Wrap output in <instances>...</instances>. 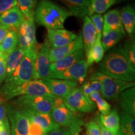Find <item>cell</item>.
Segmentation results:
<instances>
[{
  "mask_svg": "<svg viewBox=\"0 0 135 135\" xmlns=\"http://www.w3.org/2000/svg\"><path fill=\"white\" fill-rule=\"evenodd\" d=\"M18 34L29 42L32 48H35L38 43L36 39V26L35 18H25L18 28Z\"/></svg>",
  "mask_w": 135,
  "mask_h": 135,
  "instance_id": "d6986e66",
  "label": "cell"
},
{
  "mask_svg": "<svg viewBox=\"0 0 135 135\" xmlns=\"http://www.w3.org/2000/svg\"><path fill=\"white\" fill-rule=\"evenodd\" d=\"M23 20L24 16L17 5L0 15V25L15 29L19 28Z\"/></svg>",
  "mask_w": 135,
  "mask_h": 135,
  "instance_id": "ac0fdd59",
  "label": "cell"
},
{
  "mask_svg": "<svg viewBox=\"0 0 135 135\" xmlns=\"http://www.w3.org/2000/svg\"><path fill=\"white\" fill-rule=\"evenodd\" d=\"M25 52L26 51L18 46L11 53L8 55L7 60H6V79L11 76L13 72L16 69V68L18 66V65L21 63L23 56H25Z\"/></svg>",
  "mask_w": 135,
  "mask_h": 135,
  "instance_id": "484cf974",
  "label": "cell"
},
{
  "mask_svg": "<svg viewBox=\"0 0 135 135\" xmlns=\"http://www.w3.org/2000/svg\"><path fill=\"white\" fill-rule=\"evenodd\" d=\"M17 6L25 18H34L37 3L35 0H16Z\"/></svg>",
  "mask_w": 135,
  "mask_h": 135,
  "instance_id": "4dcf8cb0",
  "label": "cell"
},
{
  "mask_svg": "<svg viewBox=\"0 0 135 135\" xmlns=\"http://www.w3.org/2000/svg\"><path fill=\"white\" fill-rule=\"evenodd\" d=\"M71 16L68 9L51 0H40L34 13L35 21L48 30L63 29L66 20Z\"/></svg>",
  "mask_w": 135,
  "mask_h": 135,
  "instance_id": "7a4b0ae2",
  "label": "cell"
},
{
  "mask_svg": "<svg viewBox=\"0 0 135 135\" xmlns=\"http://www.w3.org/2000/svg\"><path fill=\"white\" fill-rule=\"evenodd\" d=\"M109 30L124 31L121 23L119 9H114L110 10L104 15L103 31H107Z\"/></svg>",
  "mask_w": 135,
  "mask_h": 135,
  "instance_id": "603a6c76",
  "label": "cell"
},
{
  "mask_svg": "<svg viewBox=\"0 0 135 135\" xmlns=\"http://www.w3.org/2000/svg\"><path fill=\"white\" fill-rule=\"evenodd\" d=\"M63 3L73 16L84 18L87 15L88 8L91 0H57Z\"/></svg>",
  "mask_w": 135,
  "mask_h": 135,
  "instance_id": "cb8c5ba5",
  "label": "cell"
},
{
  "mask_svg": "<svg viewBox=\"0 0 135 135\" xmlns=\"http://www.w3.org/2000/svg\"><path fill=\"white\" fill-rule=\"evenodd\" d=\"M99 71L113 78L134 82L135 69L123 51L121 44L114 47L99 63Z\"/></svg>",
  "mask_w": 135,
  "mask_h": 135,
  "instance_id": "6da1fadb",
  "label": "cell"
},
{
  "mask_svg": "<svg viewBox=\"0 0 135 135\" xmlns=\"http://www.w3.org/2000/svg\"><path fill=\"white\" fill-rule=\"evenodd\" d=\"M11 135H29L30 120L23 109L8 107L6 110Z\"/></svg>",
  "mask_w": 135,
  "mask_h": 135,
  "instance_id": "ba28073f",
  "label": "cell"
},
{
  "mask_svg": "<svg viewBox=\"0 0 135 135\" xmlns=\"http://www.w3.org/2000/svg\"><path fill=\"white\" fill-rule=\"evenodd\" d=\"M88 68L86 60L83 59L66 70L51 76L48 78L71 80L75 81L78 84H83L87 76Z\"/></svg>",
  "mask_w": 135,
  "mask_h": 135,
  "instance_id": "8fae6325",
  "label": "cell"
},
{
  "mask_svg": "<svg viewBox=\"0 0 135 135\" xmlns=\"http://www.w3.org/2000/svg\"><path fill=\"white\" fill-rule=\"evenodd\" d=\"M89 99L93 103H95L98 110L100 111L101 114L106 115L108 114L111 111V106L110 104L106 101L102 97L100 93L93 92L89 95Z\"/></svg>",
  "mask_w": 135,
  "mask_h": 135,
  "instance_id": "1f68e13d",
  "label": "cell"
},
{
  "mask_svg": "<svg viewBox=\"0 0 135 135\" xmlns=\"http://www.w3.org/2000/svg\"><path fill=\"white\" fill-rule=\"evenodd\" d=\"M13 29H15V28H11V27L0 25V44L2 43V41L4 40V39L6 36L7 34Z\"/></svg>",
  "mask_w": 135,
  "mask_h": 135,
  "instance_id": "ab89813d",
  "label": "cell"
},
{
  "mask_svg": "<svg viewBox=\"0 0 135 135\" xmlns=\"http://www.w3.org/2000/svg\"><path fill=\"white\" fill-rule=\"evenodd\" d=\"M120 18L124 31L132 36L135 30V11L131 4L124 6L120 11Z\"/></svg>",
  "mask_w": 135,
  "mask_h": 135,
  "instance_id": "44dd1931",
  "label": "cell"
},
{
  "mask_svg": "<svg viewBox=\"0 0 135 135\" xmlns=\"http://www.w3.org/2000/svg\"><path fill=\"white\" fill-rule=\"evenodd\" d=\"M80 88L84 95L88 99H89V95L92 93L99 92L101 93V84L100 82L97 80H89L84 83Z\"/></svg>",
  "mask_w": 135,
  "mask_h": 135,
  "instance_id": "836d02e7",
  "label": "cell"
},
{
  "mask_svg": "<svg viewBox=\"0 0 135 135\" xmlns=\"http://www.w3.org/2000/svg\"><path fill=\"white\" fill-rule=\"evenodd\" d=\"M85 127L87 135H101L100 128L97 119L86 123Z\"/></svg>",
  "mask_w": 135,
  "mask_h": 135,
  "instance_id": "d590c367",
  "label": "cell"
},
{
  "mask_svg": "<svg viewBox=\"0 0 135 135\" xmlns=\"http://www.w3.org/2000/svg\"><path fill=\"white\" fill-rule=\"evenodd\" d=\"M81 48H83V43L81 34L80 33L77 35L76 38L73 41L65 46L51 48L49 53L50 63L51 64L56 61Z\"/></svg>",
  "mask_w": 135,
  "mask_h": 135,
  "instance_id": "4fadbf2b",
  "label": "cell"
},
{
  "mask_svg": "<svg viewBox=\"0 0 135 135\" xmlns=\"http://www.w3.org/2000/svg\"><path fill=\"white\" fill-rule=\"evenodd\" d=\"M125 31L122 30H109L102 32V44L104 53L115 47L118 43L125 36Z\"/></svg>",
  "mask_w": 135,
  "mask_h": 135,
  "instance_id": "7402d4cb",
  "label": "cell"
},
{
  "mask_svg": "<svg viewBox=\"0 0 135 135\" xmlns=\"http://www.w3.org/2000/svg\"><path fill=\"white\" fill-rule=\"evenodd\" d=\"M40 46L41 44H38L35 48L26 51L21 63L11 76L5 80L4 84L16 85L35 80V61Z\"/></svg>",
  "mask_w": 135,
  "mask_h": 135,
  "instance_id": "277c9868",
  "label": "cell"
},
{
  "mask_svg": "<svg viewBox=\"0 0 135 135\" xmlns=\"http://www.w3.org/2000/svg\"><path fill=\"white\" fill-rule=\"evenodd\" d=\"M51 48L48 40L41 44L37 52L35 61V80H43L50 76V63L49 60V53Z\"/></svg>",
  "mask_w": 135,
  "mask_h": 135,
  "instance_id": "9c48e42d",
  "label": "cell"
},
{
  "mask_svg": "<svg viewBox=\"0 0 135 135\" xmlns=\"http://www.w3.org/2000/svg\"><path fill=\"white\" fill-rule=\"evenodd\" d=\"M35 1H36V2L37 3V0H35Z\"/></svg>",
  "mask_w": 135,
  "mask_h": 135,
  "instance_id": "c3c4849f",
  "label": "cell"
},
{
  "mask_svg": "<svg viewBox=\"0 0 135 135\" xmlns=\"http://www.w3.org/2000/svg\"><path fill=\"white\" fill-rule=\"evenodd\" d=\"M89 18L91 20L92 23H93L94 26L95 27L97 38L101 39L103 28V16H102V15L94 14L89 16Z\"/></svg>",
  "mask_w": 135,
  "mask_h": 135,
  "instance_id": "e575fe53",
  "label": "cell"
},
{
  "mask_svg": "<svg viewBox=\"0 0 135 135\" xmlns=\"http://www.w3.org/2000/svg\"><path fill=\"white\" fill-rule=\"evenodd\" d=\"M43 81L55 97L65 98L71 91L75 88L78 87V83L75 81L60 80L55 78L43 79Z\"/></svg>",
  "mask_w": 135,
  "mask_h": 135,
  "instance_id": "7c38bea8",
  "label": "cell"
},
{
  "mask_svg": "<svg viewBox=\"0 0 135 135\" xmlns=\"http://www.w3.org/2000/svg\"><path fill=\"white\" fill-rule=\"evenodd\" d=\"M77 112L69 107L62 98H54L51 115L60 127L70 129L83 122L78 118Z\"/></svg>",
  "mask_w": 135,
  "mask_h": 135,
  "instance_id": "8992f818",
  "label": "cell"
},
{
  "mask_svg": "<svg viewBox=\"0 0 135 135\" xmlns=\"http://www.w3.org/2000/svg\"><path fill=\"white\" fill-rule=\"evenodd\" d=\"M104 51L101 44V39L97 38L94 45L88 52L86 61L88 66H91L93 63H99L102 61L104 57Z\"/></svg>",
  "mask_w": 135,
  "mask_h": 135,
  "instance_id": "4316f807",
  "label": "cell"
},
{
  "mask_svg": "<svg viewBox=\"0 0 135 135\" xmlns=\"http://www.w3.org/2000/svg\"><path fill=\"white\" fill-rule=\"evenodd\" d=\"M47 135H71V133L67 128L60 127L48 133Z\"/></svg>",
  "mask_w": 135,
  "mask_h": 135,
  "instance_id": "60d3db41",
  "label": "cell"
},
{
  "mask_svg": "<svg viewBox=\"0 0 135 135\" xmlns=\"http://www.w3.org/2000/svg\"><path fill=\"white\" fill-rule=\"evenodd\" d=\"M30 120V119H29ZM47 134L43 128L36 123L30 120L29 135H45Z\"/></svg>",
  "mask_w": 135,
  "mask_h": 135,
  "instance_id": "74e56055",
  "label": "cell"
},
{
  "mask_svg": "<svg viewBox=\"0 0 135 135\" xmlns=\"http://www.w3.org/2000/svg\"><path fill=\"white\" fill-rule=\"evenodd\" d=\"M6 114H7L6 109L1 104H0V124L1 125H3L6 121H8Z\"/></svg>",
  "mask_w": 135,
  "mask_h": 135,
  "instance_id": "b9f144b4",
  "label": "cell"
},
{
  "mask_svg": "<svg viewBox=\"0 0 135 135\" xmlns=\"http://www.w3.org/2000/svg\"><path fill=\"white\" fill-rule=\"evenodd\" d=\"M77 35L74 32L65 29L48 30L47 31V38L51 48H58L65 46L73 41L76 38Z\"/></svg>",
  "mask_w": 135,
  "mask_h": 135,
  "instance_id": "9a60e30c",
  "label": "cell"
},
{
  "mask_svg": "<svg viewBox=\"0 0 135 135\" xmlns=\"http://www.w3.org/2000/svg\"><path fill=\"white\" fill-rule=\"evenodd\" d=\"M7 55L0 52V83L5 80L6 76V60Z\"/></svg>",
  "mask_w": 135,
  "mask_h": 135,
  "instance_id": "8d00e7d4",
  "label": "cell"
},
{
  "mask_svg": "<svg viewBox=\"0 0 135 135\" xmlns=\"http://www.w3.org/2000/svg\"><path fill=\"white\" fill-rule=\"evenodd\" d=\"M97 119L98 123L99 126V128H100V131H101V135H118L116 134H114L111 131H109V130H108L106 128H105L104 127L102 124H101L100 121H99V118H96Z\"/></svg>",
  "mask_w": 135,
  "mask_h": 135,
  "instance_id": "7bdbcfd3",
  "label": "cell"
},
{
  "mask_svg": "<svg viewBox=\"0 0 135 135\" xmlns=\"http://www.w3.org/2000/svg\"><path fill=\"white\" fill-rule=\"evenodd\" d=\"M18 44V29H13L0 44V52L8 55L15 50Z\"/></svg>",
  "mask_w": 135,
  "mask_h": 135,
  "instance_id": "83f0119b",
  "label": "cell"
},
{
  "mask_svg": "<svg viewBox=\"0 0 135 135\" xmlns=\"http://www.w3.org/2000/svg\"><path fill=\"white\" fill-rule=\"evenodd\" d=\"M54 98L44 96H21L13 101L16 108L30 109L41 113H51Z\"/></svg>",
  "mask_w": 135,
  "mask_h": 135,
  "instance_id": "52a82bcc",
  "label": "cell"
},
{
  "mask_svg": "<svg viewBox=\"0 0 135 135\" xmlns=\"http://www.w3.org/2000/svg\"><path fill=\"white\" fill-rule=\"evenodd\" d=\"M119 103L123 112L135 116V88L131 87L119 94Z\"/></svg>",
  "mask_w": 135,
  "mask_h": 135,
  "instance_id": "ffe728a7",
  "label": "cell"
},
{
  "mask_svg": "<svg viewBox=\"0 0 135 135\" xmlns=\"http://www.w3.org/2000/svg\"><path fill=\"white\" fill-rule=\"evenodd\" d=\"M117 0H91L88 8L87 15L89 17L94 14L104 13Z\"/></svg>",
  "mask_w": 135,
  "mask_h": 135,
  "instance_id": "f546056e",
  "label": "cell"
},
{
  "mask_svg": "<svg viewBox=\"0 0 135 135\" xmlns=\"http://www.w3.org/2000/svg\"><path fill=\"white\" fill-rule=\"evenodd\" d=\"M23 110L26 113L30 120L41 126L46 134L60 128V126L54 121L51 113H41L30 109Z\"/></svg>",
  "mask_w": 135,
  "mask_h": 135,
  "instance_id": "2e32d148",
  "label": "cell"
},
{
  "mask_svg": "<svg viewBox=\"0 0 135 135\" xmlns=\"http://www.w3.org/2000/svg\"><path fill=\"white\" fill-rule=\"evenodd\" d=\"M2 126V129L0 131V135H11L9 121H6Z\"/></svg>",
  "mask_w": 135,
  "mask_h": 135,
  "instance_id": "ee69618b",
  "label": "cell"
},
{
  "mask_svg": "<svg viewBox=\"0 0 135 135\" xmlns=\"http://www.w3.org/2000/svg\"><path fill=\"white\" fill-rule=\"evenodd\" d=\"M84 55L85 54L83 48H81L70 55L51 63L50 67V74L49 77L66 70L79 61L84 59Z\"/></svg>",
  "mask_w": 135,
  "mask_h": 135,
  "instance_id": "5bb4252c",
  "label": "cell"
},
{
  "mask_svg": "<svg viewBox=\"0 0 135 135\" xmlns=\"http://www.w3.org/2000/svg\"><path fill=\"white\" fill-rule=\"evenodd\" d=\"M124 53L130 62L131 66L135 69V39L134 35L121 44Z\"/></svg>",
  "mask_w": 135,
  "mask_h": 135,
  "instance_id": "d6a6232c",
  "label": "cell"
},
{
  "mask_svg": "<svg viewBox=\"0 0 135 135\" xmlns=\"http://www.w3.org/2000/svg\"><path fill=\"white\" fill-rule=\"evenodd\" d=\"M24 95L55 98L43 80H34L16 85L4 84L0 89V101L5 102L16 97Z\"/></svg>",
  "mask_w": 135,
  "mask_h": 135,
  "instance_id": "3957f363",
  "label": "cell"
},
{
  "mask_svg": "<svg viewBox=\"0 0 135 135\" xmlns=\"http://www.w3.org/2000/svg\"><path fill=\"white\" fill-rule=\"evenodd\" d=\"M124 1V0H117L116 2H121V1Z\"/></svg>",
  "mask_w": 135,
  "mask_h": 135,
  "instance_id": "bcb514c9",
  "label": "cell"
},
{
  "mask_svg": "<svg viewBox=\"0 0 135 135\" xmlns=\"http://www.w3.org/2000/svg\"><path fill=\"white\" fill-rule=\"evenodd\" d=\"M81 37L83 43V50L84 54L87 55L97 38V31L93 23L88 15L84 17L83 26Z\"/></svg>",
  "mask_w": 135,
  "mask_h": 135,
  "instance_id": "e0dca14e",
  "label": "cell"
},
{
  "mask_svg": "<svg viewBox=\"0 0 135 135\" xmlns=\"http://www.w3.org/2000/svg\"><path fill=\"white\" fill-rule=\"evenodd\" d=\"M16 5V0H0V15Z\"/></svg>",
  "mask_w": 135,
  "mask_h": 135,
  "instance_id": "f35d334b",
  "label": "cell"
},
{
  "mask_svg": "<svg viewBox=\"0 0 135 135\" xmlns=\"http://www.w3.org/2000/svg\"><path fill=\"white\" fill-rule=\"evenodd\" d=\"M45 135H47V134H45Z\"/></svg>",
  "mask_w": 135,
  "mask_h": 135,
  "instance_id": "681fc988",
  "label": "cell"
},
{
  "mask_svg": "<svg viewBox=\"0 0 135 135\" xmlns=\"http://www.w3.org/2000/svg\"><path fill=\"white\" fill-rule=\"evenodd\" d=\"M83 125V122L80 123V124H77L73 128H71L69 129L70 131L71 135H81L80 134L81 131V126Z\"/></svg>",
  "mask_w": 135,
  "mask_h": 135,
  "instance_id": "f6af8a7d",
  "label": "cell"
},
{
  "mask_svg": "<svg viewBox=\"0 0 135 135\" xmlns=\"http://www.w3.org/2000/svg\"><path fill=\"white\" fill-rule=\"evenodd\" d=\"M2 127H3V126H2V125H1V124H0V131H1V129H2Z\"/></svg>",
  "mask_w": 135,
  "mask_h": 135,
  "instance_id": "7dc6e473",
  "label": "cell"
},
{
  "mask_svg": "<svg viewBox=\"0 0 135 135\" xmlns=\"http://www.w3.org/2000/svg\"><path fill=\"white\" fill-rule=\"evenodd\" d=\"M118 135H135L134 116L122 112L120 115V125Z\"/></svg>",
  "mask_w": 135,
  "mask_h": 135,
  "instance_id": "f1b7e54d",
  "label": "cell"
},
{
  "mask_svg": "<svg viewBox=\"0 0 135 135\" xmlns=\"http://www.w3.org/2000/svg\"><path fill=\"white\" fill-rule=\"evenodd\" d=\"M71 108L77 111L89 113L95 108V104L83 93L80 88H75L67 97L62 98Z\"/></svg>",
  "mask_w": 135,
  "mask_h": 135,
  "instance_id": "30bf717a",
  "label": "cell"
},
{
  "mask_svg": "<svg viewBox=\"0 0 135 135\" xmlns=\"http://www.w3.org/2000/svg\"><path fill=\"white\" fill-rule=\"evenodd\" d=\"M99 121L101 124L108 130L114 134H118L120 125V116L116 108L111 109L108 114H101L99 116Z\"/></svg>",
  "mask_w": 135,
  "mask_h": 135,
  "instance_id": "d4e9b609",
  "label": "cell"
},
{
  "mask_svg": "<svg viewBox=\"0 0 135 135\" xmlns=\"http://www.w3.org/2000/svg\"><path fill=\"white\" fill-rule=\"evenodd\" d=\"M89 80H97L101 84V94L108 100H116L119 94L126 89L134 87V82H128L113 78L99 71H95L91 75Z\"/></svg>",
  "mask_w": 135,
  "mask_h": 135,
  "instance_id": "5b68a950",
  "label": "cell"
}]
</instances>
